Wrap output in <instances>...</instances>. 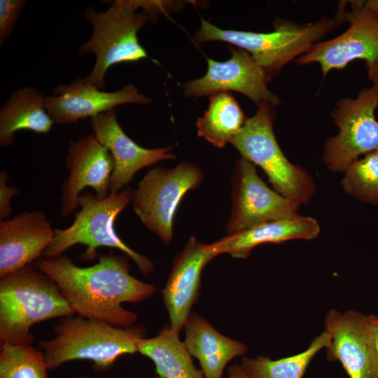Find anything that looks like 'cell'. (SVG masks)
<instances>
[{
    "instance_id": "obj_1",
    "label": "cell",
    "mask_w": 378,
    "mask_h": 378,
    "mask_svg": "<svg viewBox=\"0 0 378 378\" xmlns=\"http://www.w3.org/2000/svg\"><path fill=\"white\" fill-rule=\"evenodd\" d=\"M97 258L98 262L85 267L65 255L41 258L34 265L55 282L76 314L115 326H132L138 316L122 304L142 302L155 293L156 287L130 274L126 255L109 252Z\"/></svg>"
},
{
    "instance_id": "obj_2",
    "label": "cell",
    "mask_w": 378,
    "mask_h": 378,
    "mask_svg": "<svg viewBox=\"0 0 378 378\" xmlns=\"http://www.w3.org/2000/svg\"><path fill=\"white\" fill-rule=\"evenodd\" d=\"M76 315L47 274L29 265L0 279V343L31 345L36 323Z\"/></svg>"
},
{
    "instance_id": "obj_3",
    "label": "cell",
    "mask_w": 378,
    "mask_h": 378,
    "mask_svg": "<svg viewBox=\"0 0 378 378\" xmlns=\"http://www.w3.org/2000/svg\"><path fill=\"white\" fill-rule=\"evenodd\" d=\"M54 331L53 339L40 341L49 370L74 360H89L95 370H108L120 356L138 352L145 335L143 326L119 327L78 315L62 318Z\"/></svg>"
},
{
    "instance_id": "obj_4",
    "label": "cell",
    "mask_w": 378,
    "mask_h": 378,
    "mask_svg": "<svg viewBox=\"0 0 378 378\" xmlns=\"http://www.w3.org/2000/svg\"><path fill=\"white\" fill-rule=\"evenodd\" d=\"M132 195L133 190L129 187L110 193L103 200L97 199L89 191L81 193L78 197L80 209L76 213L73 223L65 229H55L53 240L43 255L57 258L70 247L80 244L87 246L82 259L92 260L97 257L99 247L115 248L132 258L144 274L153 272V262L130 248L115 231V219L132 201Z\"/></svg>"
},
{
    "instance_id": "obj_5",
    "label": "cell",
    "mask_w": 378,
    "mask_h": 378,
    "mask_svg": "<svg viewBox=\"0 0 378 378\" xmlns=\"http://www.w3.org/2000/svg\"><path fill=\"white\" fill-rule=\"evenodd\" d=\"M335 26V21L323 18L316 23L296 24L277 20L270 33L222 29L202 20L195 41L198 44L220 41L248 52L270 80L287 63L307 52L312 46Z\"/></svg>"
},
{
    "instance_id": "obj_6",
    "label": "cell",
    "mask_w": 378,
    "mask_h": 378,
    "mask_svg": "<svg viewBox=\"0 0 378 378\" xmlns=\"http://www.w3.org/2000/svg\"><path fill=\"white\" fill-rule=\"evenodd\" d=\"M136 10L132 0H116L104 12H97L94 8L85 11L92 34L80 46L78 52L95 55L94 65L85 78L100 90L106 86V74L111 66L148 57L137 32L150 18L145 11L137 13Z\"/></svg>"
},
{
    "instance_id": "obj_7",
    "label": "cell",
    "mask_w": 378,
    "mask_h": 378,
    "mask_svg": "<svg viewBox=\"0 0 378 378\" xmlns=\"http://www.w3.org/2000/svg\"><path fill=\"white\" fill-rule=\"evenodd\" d=\"M274 118V106H259L230 144L242 158L263 169L274 190L300 204L306 203L313 194L312 182L282 153L273 131Z\"/></svg>"
},
{
    "instance_id": "obj_8",
    "label": "cell",
    "mask_w": 378,
    "mask_h": 378,
    "mask_svg": "<svg viewBox=\"0 0 378 378\" xmlns=\"http://www.w3.org/2000/svg\"><path fill=\"white\" fill-rule=\"evenodd\" d=\"M203 177L200 167L189 161L172 169L152 168L133 190V209L142 223L168 244L181 200L188 191L200 186Z\"/></svg>"
},
{
    "instance_id": "obj_9",
    "label": "cell",
    "mask_w": 378,
    "mask_h": 378,
    "mask_svg": "<svg viewBox=\"0 0 378 378\" xmlns=\"http://www.w3.org/2000/svg\"><path fill=\"white\" fill-rule=\"evenodd\" d=\"M378 85L360 91L356 99H340L332 112L338 134L325 144L324 162L335 172H344L360 155L378 150Z\"/></svg>"
},
{
    "instance_id": "obj_10",
    "label": "cell",
    "mask_w": 378,
    "mask_h": 378,
    "mask_svg": "<svg viewBox=\"0 0 378 378\" xmlns=\"http://www.w3.org/2000/svg\"><path fill=\"white\" fill-rule=\"evenodd\" d=\"M351 4L352 10L342 13V19L349 23L348 29L331 40L316 43L295 62L299 65L318 62L325 77L332 69L363 59L370 79L378 85V19L365 9L363 1Z\"/></svg>"
},
{
    "instance_id": "obj_11",
    "label": "cell",
    "mask_w": 378,
    "mask_h": 378,
    "mask_svg": "<svg viewBox=\"0 0 378 378\" xmlns=\"http://www.w3.org/2000/svg\"><path fill=\"white\" fill-rule=\"evenodd\" d=\"M234 177L228 234L297 214L300 204L270 189L248 160L241 157L237 161Z\"/></svg>"
},
{
    "instance_id": "obj_12",
    "label": "cell",
    "mask_w": 378,
    "mask_h": 378,
    "mask_svg": "<svg viewBox=\"0 0 378 378\" xmlns=\"http://www.w3.org/2000/svg\"><path fill=\"white\" fill-rule=\"evenodd\" d=\"M231 57L225 62L207 58V71L200 78L183 85L184 94L198 98L218 92H239L259 106H276L280 100L267 88L268 81L262 69L246 50L230 48Z\"/></svg>"
},
{
    "instance_id": "obj_13",
    "label": "cell",
    "mask_w": 378,
    "mask_h": 378,
    "mask_svg": "<svg viewBox=\"0 0 378 378\" xmlns=\"http://www.w3.org/2000/svg\"><path fill=\"white\" fill-rule=\"evenodd\" d=\"M331 336L329 360L340 362L349 378H378L377 354L368 316L354 310L331 309L325 317Z\"/></svg>"
},
{
    "instance_id": "obj_14",
    "label": "cell",
    "mask_w": 378,
    "mask_h": 378,
    "mask_svg": "<svg viewBox=\"0 0 378 378\" xmlns=\"http://www.w3.org/2000/svg\"><path fill=\"white\" fill-rule=\"evenodd\" d=\"M66 162L69 176L63 183L61 197L64 218L76 210L80 192L87 187L94 189L98 200L108 196L114 168L110 151L93 134L70 141Z\"/></svg>"
},
{
    "instance_id": "obj_15",
    "label": "cell",
    "mask_w": 378,
    "mask_h": 378,
    "mask_svg": "<svg viewBox=\"0 0 378 378\" xmlns=\"http://www.w3.org/2000/svg\"><path fill=\"white\" fill-rule=\"evenodd\" d=\"M150 102L132 84L115 92H105L86 78H78L70 85L56 86L52 95L46 97V108L54 122L64 125L91 118L119 105Z\"/></svg>"
},
{
    "instance_id": "obj_16",
    "label": "cell",
    "mask_w": 378,
    "mask_h": 378,
    "mask_svg": "<svg viewBox=\"0 0 378 378\" xmlns=\"http://www.w3.org/2000/svg\"><path fill=\"white\" fill-rule=\"evenodd\" d=\"M92 134L111 153L114 168L110 193L118 192L130 183L140 169L176 156L172 147L146 148L130 138L118 123L115 108L90 118Z\"/></svg>"
},
{
    "instance_id": "obj_17",
    "label": "cell",
    "mask_w": 378,
    "mask_h": 378,
    "mask_svg": "<svg viewBox=\"0 0 378 378\" xmlns=\"http://www.w3.org/2000/svg\"><path fill=\"white\" fill-rule=\"evenodd\" d=\"M55 229L41 210L0 221V279L33 264L51 244Z\"/></svg>"
},
{
    "instance_id": "obj_18",
    "label": "cell",
    "mask_w": 378,
    "mask_h": 378,
    "mask_svg": "<svg viewBox=\"0 0 378 378\" xmlns=\"http://www.w3.org/2000/svg\"><path fill=\"white\" fill-rule=\"evenodd\" d=\"M217 256L212 244L191 237L176 257L162 298L168 312L170 328L179 333L199 295L202 269Z\"/></svg>"
},
{
    "instance_id": "obj_19",
    "label": "cell",
    "mask_w": 378,
    "mask_h": 378,
    "mask_svg": "<svg viewBox=\"0 0 378 378\" xmlns=\"http://www.w3.org/2000/svg\"><path fill=\"white\" fill-rule=\"evenodd\" d=\"M319 231L316 219L295 214L227 234L211 244L217 255L229 253L233 258H246L252 249L260 244L280 243L294 239H313Z\"/></svg>"
},
{
    "instance_id": "obj_20",
    "label": "cell",
    "mask_w": 378,
    "mask_h": 378,
    "mask_svg": "<svg viewBox=\"0 0 378 378\" xmlns=\"http://www.w3.org/2000/svg\"><path fill=\"white\" fill-rule=\"evenodd\" d=\"M183 328L184 344L199 360L204 378H223L227 363L247 351L245 344L220 334L197 314L190 313Z\"/></svg>"
},
{
    "instance_id": "obj_21",
    "label": "cell",
    "mask_w": 378,
    "mask_h": 378,
    "mask_svg": "<svg viewBox=\"0 0 378 378\" xmlns=\"http://www.w3.org/2000/svg\"><path fill=\"white\" fill-rule=\"evenodd\" d=\"M53 120L46 108V97L31 87L13 93L0 110V146L15 143V133L22 130L45 134L50 131Z\"/></svg>"
},
{
    "instance_id": "obj_22",
    "label": "cell",
    "mask_w": 378,
    "mask_h": 378,
    "mask_svg": "<svg viewBox=\"0 0 378 378\" xmlns=\"http://www.w3.org/2000/svg\"><path fill=\"white\" fill-rule=\"evenodd\" d=\"M138 352L153 361L156 378H204L202 370L194 365L184 342L171 328L154 337L141 339Z\"/></svg>"
},
{
    "instance_id": "obj_23",
    "label": "cell",
    "mask_w": 378,
    "mask_h": 378,
    "mask_svg": "<svg viewBox=\"0 0 378 378\" xmlns=\"http://www.w3.org/2000/svg\"><path fill=\"white\" fill-rule=\"evenodd\" d=\"M246 118L234 97L229 92H218L209 97V104L196 125L199 136L218 148L231 143Z\"/></svg>"
},
{
    "instance_id": "obj_24",
    "label": "cell",
    "mask_w": 378,
    "mask_h": 378,
    "mask_svg": "<svg viewBox=\"0 0 378 378\" xmlns=\"http://www.w3.org/2000/svg\"><path fill=\"white\" fill-rule=\"evenodd\" d=\"M330 343L331 336L324 330L298 354L278 360L264 356L243 358L241 367L249 378H302L316 354Z\"/></svg>"
},
{
    "instance_id": "obj_25",
    "label": "cell",
    "mask_w": 378,
    "mask_h": 378,
    "mask_svg": "<svg viewBox=\"0 0 378 378\" xmlns=\"http://www.w3.org/2000/svg\"><path fill=\"white\" fill-rule=\"evenodd\" d=\"M43 355L31 345L1 344L0 378H48Z\"/></svg>"
},
{
    "instance_id": "obj_26",
    "label": "cell",
    "mask_w": 378,
    "mask_h": 378,
    "mask_svg": "<svg viewBox=\"0 0 378 378\" xmlns=\"http://www.w3.org/2000/svg\"><path fill=\"white\" fill-rule=\"evenodd\" d=\"M342 185L358 200L378 204V150L355 160L346 169Z\"/></svg>"
},
{
    "instance_id": "obj_27",
    "label": "cell",
    "mask_w": 378,
    "mask_h": 378,
    "mask_svg": "<svg viewBox=\"0 0 378 378\" xmlns=\"http://www.w3.org/2000/svg\"><path fill=\"white\" fill-rule=\"evenodd\" d=\"M26 4L24 0L0 1V46L10 36Z\"/></svg>"
},
{
    "instance_id": "obj_28",
    "label": "cell",
    "mask_w": 378,
    "mask_h": 378,
    "mask_svg": "<svg viewBox=\"0 0 378 378\" xmlns=\"http://www.w3.org/2000/svg\"><path fill=\"white\" fill-rule=\"evenodd\" d=\"M9 180L8 174L6 171L0 172V218L6 219L13 212L10 202L15 195L19 192V188L13 186H8Z\"/></svg>"
},
{
    "instance_id": "obj_29",
    "label": "cell",
    "mask_w": 378,
    "mask_h": 378,
    "mask_svg": "<svg viewBox=\"0 0 378 378\" xmlns=\"http://www.w3.org/2000/svg\"><path fill=\"white\" fill-rule=\"evenodd\" d=\"M368 319L370 326L375 349L378 355V316L370 315L368 316Z\"/></svg>"
},
{
    "instance_id": "obj_30",
    "label": "cell",
    "mask_w": 378,
    "mask_h": 378,
    "mask_svg": "<svg viewBox=\"0 0 378 378\" xmlns=\"http://www.w3.org/2000/svg\"><path fill=\"white\" fill-rule=\"evenodd\" d=\"M227 378H249L241 365H234L228 368Z\"/></svg>"
},
{
    "instance_id": "obj_31",
    "label": "cell",
    "mask_w": 378,
    "mask_h": 378,
    "mask_svg": "<svg viewBox=\"0 0 378 378\" xmlns=\"http://www.w3.org/2000/svg\"><path fill=\"white\" fill-rule=\"evenodd\" d=\"M363 7L374 18L378 19V0L363 1Z\"/></svg>"
},
{
    "instance_id": "obj_32",
    "label": "cell",
    "mask_w": 378,
    "mask_h": 378,
    "mask_svg": "<svg viewBox=\"0 0 378 378\" xmlns=\"http://www.w3.org/2000/svg\"><path fill=\"white\" fill-rule=\"evenodd\" d=\"M78 378H88V377H85V376H82V377H79Z\"/></svg>"
}]
</instances>
